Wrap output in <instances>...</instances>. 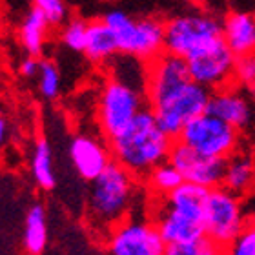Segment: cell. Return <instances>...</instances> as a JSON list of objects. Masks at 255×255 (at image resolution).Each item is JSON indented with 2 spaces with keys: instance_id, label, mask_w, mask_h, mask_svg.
<instances>
[{
  "instance_id": "obj_27",
  "label": "cell",
  "mask_w": 255,
  "mask_h": 255,
  "mask_svg": "<svg viewBox=\"0 0 255 255\" xmlns=\"http://www.w3.org/2000/svg\"><path fill=\"white\" fill-rule=\"evenodd\" d=\"M226 255H255V221L246 223L239 237L226 248Z\"/></svg>"
},
{
  "instance_id": "obj_12",
  "label": "cell",
  "mask_w": 255,
  "mask_h": 255,
  "mask_svg": "<svg viewBox=\"0 0 255 255\" xmlns=\"http://www.w3.org/2000/svg\"><path fill=\"white\" fill-rule=\"evenodd\" d=\"M168 160L181 171L186 182H193V184L204 186L208 190L223 186L228 159L208 157V155H202L190 148L188 144L175 140L171 146Z\"/></svg>"
},
{
  "instance_id": "obj_24",
  "label": "cell",
  "mask_w": 255,
  "mask_h": 255,
  "mask_svg": "<svg viewBox=\"0 0 255 255\" xmlns=\"http://www.w3.org/2000/svg\"><path fill=\"white\" fill-rule=\"evenodd\" d=\"M164 255H226V246L219 245L210 237H201L190 243H175L166 246Z\"/></svg>"
},
{
  "instance_id": "obj_3",
  "label": "cell",
  "mask_w": 255,
  "mask_h": 255,
  "mask_svg": "<svg viewBox=\"0 0 255 255\" xmlns=\"http://www.w3.org/2000/svg\"><path fill=\"white\" fill-rule=\"evenodd\" d=\"M102 20L112 27L119 51L140 60H153L164 51L166 24L155 18H131L124 11H110Z\"/></svg>"
},
{
  "instance_id": "obj_19",
  "label": "cell",
  "mask_w": 255,
  "mask_h": 255,
  "mask_svg": "<svg viewBox=\"0 0 255 255\" xmlns=\"http://www.w3.org/2000/svg\"><path fill=\"white\" fill-rule=\"evenodd\" d=\"M86 57L95 64L106 62L119 51V44L115 33L104 20H93L88 24V37H86Z\"/></svg>"
},
{
  "instance_id": "obj_7",
  "label": "cell",
  "mask_w": 255,
  "mask_h": 255,
  "mask_svg": "<svg viewBox=\"0 0 255 255\" xmlns=\"http://www.w3.org/2000/svg\"><path fill=\"white\" fill-rule=\"evenodd\" d=\"M177 140L188 144L190 148L208 157L228 159L237 151L239 129L224 123L223 119L213 117L210 113H202L184 126L181 137Z\"/></svg>"
},
{
  "instance_id": "obj_16",
  "label": "cell",
  "mask_w": 255,
  "mask_h": 255,
  "mask_svg": "<svg viewBox=\"0 0 255 255\" xmlns=\"http://www.w3.org/2000/svg\"><path fill=\"white\" fill-rule=\"evenodd\" d=\"M224 40L237 57L255 53V16L250 13H230L224 18Z\"/></svg>"
},
{
  "instance_id": "obj_15",
  "label": "cell",
  "mask_w": 255,
  "mask_h": 255,
  "mask_svg": "<svg viewBox=\"0 0 255 255\" xmlns=\"http://www.w3.org/2000/svg\"><path fill=\"white\" fill-rule=\"evenodd\" d=\"M206 113L223 119L224 123L232 124L237 129L245 128L250 123L252 117L250 106H248L246 99L239 91L230 90V88L212 91V99H210Z\"/></svg>"
},
{
  "instance_id": "obj_28",
  "label": "cell",
  "mask_w": 255,
  "mask_h": 255,
  "mask_svg": "<svg viewBox=\"0 0 255 255\" xmlns=\"http://www.w3.org/2000/svg\"><path fill=\"white\" fill-rule=\"evenodd\" d=\"M33 5L46 15L49 26H60L68 18V7L64 0H33Z\"/></svg>"
},
{
  "instance_id": "obj_13",
  "label": "cell",
  "mask_w": 255,
  "mask_h": 255,
  "mask_svg": "<svg viewBox=\"0 0 255 255\" xmlns=\"http://www.w3.org/2000/svg\"><path fill=\"white\" fill-rule=\"evenodd\" d=\"M69 159L84 181H93L113 162V155L97 138L77 135L69 144Z\"/></svg>"
},
{
  "instance_id": "obj_4",
  "label": "cell",
  "mask_w": 255,
  "mask_h": 255,
  "mask_svg": "<svg viewBox=\"0 0 255 255\" xmlns=\"http://www.w3.org/2000/svg\"><path fill=\"white\" fill-rule=\"evenodd\" d=\"M146 93L121 79H110L99 97L97 119L108 140L119 137L131 121L142 112Z\"/></svg>"
},
{
  "instance_id": "obj_9",
  "label": "cell",
  "mask_w": 255,
  "mask_h": 255,
  "mask_svg": "<svg viewBox=\"0 0 255 255\" xmlns=\"http://www.w3.org/2000/svg\"><path fill=\"white\" fill-rule=\"evenodd\" d=\"M188 60L179 55L162 51L153 60L148 62L146 69V102L148 106L153 108L160 106L170 97L191 82Z\"/></svg>"
},
{
  "instance_id": "obj_20",
  "label": "cell",
  "mask_w": 255,
  "mask_h": 255,
  "mask_svg": "<svg viewBox=\"0 0 255 255\" xmlns=\"http://www.w3.org/2000/svg\"><path fill=\"white\" fill-rule=\"evenodd\" d=\"M48 245V219L42 204H33L26 213L22 246L27 255H40Z\"/></svg>"
},
{
  "instance_id": "obj_10",
  "label": "cell",
  "mask_w": 255,
  "mask_h": 255,
  "mask_svg": "<svg viewBox=\"0 0 255 255\" xmlns=\"http://www.w3.org/2000/svg\"><path fill=\"white\" fill-rule=\"evenodd\" d=\"M186 60L191 79L206 86L208 90H224L235 79L237 55L230 49L224 38L193 53Z\"/></svg>"
},
{
  "instance_id": "obj_25",
  "label": "cell",
  "mask_w": 255,
  "mask_h": 255,
  "mask_svg": "<svg viewBox=\"0 0 255 255\" xmlns=\"http://www.w3.org/2000/svg\"><path fill=\"white\" fill-rule=\"evenodd\" d=\"M38 90L44 99L53 101L57 99L60 91V75L59 69L51 60H40V69H38Z\"/></svg>"
},
{
  "instance_id": "obj_29",
  "label": "cell",
  "mask_w": 255,
  "mask_h": 255,
  "mask_svg": "<svg viewBox=\"0 0 255 255\" xmlns=\"http://www.w3.org/2000/svg\"><path fill=\"white\" fill-rule=\"evenodd\" d=\"M235 79L241 80L243 84H255V53L237 57Z\"/></svg>"
},
{
  "instance_id": "obj_2",
  "label": "cell",
  "mask_w": 255,
  "mask_h": 255,
  "mask_svg": "<svg viewBox=\"0 0 255 255\" xmlns=\"http://www.w3.org/2000/svg\"><path fill=\"white\" fill-rule=\"evenodd\" d=\"M135 179L123 164L113 160L97 179L90 181L86 219L93 232L110 235L126 219L135 195Z\"/></svg>"
},
{
  "instance_id": "obj_6",
  "label": "cell",
  "mask_w": 255,
  "mask_h": 255,
  "mask_svg": "<svg viewBox=\"0 0 255 255\" xmlns=\"http://www.w3.org/2000/svg\"><path fill=\"white\" fill-rule=\"evenodd\" d=\"M246 221L243 215L239 195L224 186L208 190L204 199V230L206 237L228 248L245 230Z\"/></svg>"
},
{
  "instance_id": "obj_26",
  "label": "cell",
  "mask_w": 255,
  "mask_h": 255,
  "mask_svg": "<svg viewBox=\"0 0 255 255\" xmlns=\"http://www.w3.org/2000/svg\"><path fill=\"white\" fill-rule=\"evenodd\" d=\"M86 37H88V24L80 18H73L69 20L62 29V42L66 44V48L71 51H84L86 48Z\"/></svg>"
},
{
  "instance_id": "obj_17",
  "label": "cell",
  "mask_w": 255,
  "mask_h": 255,
  "mask_svg": "<svg viewBox=\"0 0 255 255\" xmlns=\"http://www.w3.org/2000/svg\"><path fill=\"white\" fill-rule=\"evenodd\" d=\"M206 195L208 188L193 184V182H182L177 190H173L166 197H160V199H162V204H166L168 208L204 224V199Z\"/></svg>"
},
{
  "instance_id": "obj_30",
  "label": "cell",
  "mask_w": 255,
  "mask_h": 255,
  "mask_svg": "<svg viewBox=\"0 0 255 255\" xmlns=\"http://www.w3.org/2000/svg\"><path fill=\"white\" fill-rule=\"evenodd\" d=\"M38 69H40V60H37V57H26L22 60L20 66H18V73L26 79H31L35 75H38Z\"/></svg>"
},
{
  "instance_id": "obj_22",
  "label": "cell",
  "mask_w": 255,
  "mask_h": 255,
  "mask_svg": "<svg viewBox=\"0 0 255 255\" xmlns=\"http://www.w3.org/2000/svg\"><path fill=\"white\" fill-rule=\"evenodd\" d=\"M29 166H31V175L37 182V186L46 191L53 190L55 184H57L53 168V151H51V146L44 137L37 138L33 144Z\"/></svg>"
},
{
  "instance_id": "obj_14",
  "label": "cell",
  "mask_w": 255,
  "mask_h": 255,
  "mask_svg": "<svg viewBox=\"0 0 255 255\" xmlns=\"http://www.w3.org/2000/svg\"><path fill=\"white\" fill-rule=\"evenodd\" d=\"M155 224L159 228L162 239L166 241V245H175V243H190V241H197L206 235L204 224L199 221L182 215V213L175 212L162 204L160 212L157 213Z\"/></svg>"
},
{
  "instance_id": "obj_23",
  "label": "cell",
  "mask_w": 255,
  "mask_h": 255,
  "mask_svg": "<svg viewBox=\"0 0 255 255\" xmlns=\"http://www.w3.org/2000/svg\"><path fill=\"white\" fill-rule=\"evenodd\" d=\"M146 181H148L149 190L159 197H166L168 193H171L173 190H177V188L181 186L182 182H186L184 177H182V173L171 164L170 160H166V162H162L160 166H157V168L146 177Z\"/></svg>"
},
{
  "instance_id": "obj_5",
  "label": "cell",
  "mask_w": 255,
  "mask_h": 255,
  "mask_svg": "<svg viewBox=\"0 0 255 255\" xmlns=\"http://www.w3.org/2000/svg\"><path fill=\"white\" fill-rule=\"evenodd\" d=\"M224 38V22L210 15H182L166 22L164 51L191 57Z\"/></svg>"
},
{
  "instance_id": "obj_18",
  "label": "cell",
  "mask_w": 255,
  "mask_h": 255,
  "mask_svg": "<svg viewBox=\"0 0 255 255\" xmlns=\"http://www.w3.org/2000/svg\"><path fill=\"white\" fill-rule=\"evenodd\" d=\"M223 186L235 195H245L255 188V155L235 151L226 160Z\"/></svg>"
},
{
  "instance_id": "obj_31",
  "label": "cell",
  "mask_w": 255,
  "mask_h": 255,
  "mask_svg": "<svg viewBox=\"0 0 255 255\" xmlns=\"http://www.w3.org/2000/svg\"><path fill=\"white\" fill-rule=\"evenodd\" d=\"M9 140V123H7V119L2 115L0 117V142L5 144Z\"/></svg>"
},
{
  "instance_id": "obj_21",
  "label": "cell",
  "mask_w": 255,
  "mask_h": 255,
  "mask_svg": "<svg viewBox=\"0 0 255 255\" xmlns=\"http://www.w3.org/2000/svg\"><path fill=\"white\" fill-rule=\"evenodd\" d=\"M49 22L42 11L33 5L24 16L20 26V42L22 48L26 49L27 55L38 57L42 53L44 42H46V33H48Z\"/></svg>"
},
{
  "instance_id": "obj_8",
  "label": "cell",
  "mask_w": 255,
  "mask_h": 255,
  "mask_svg": "<svg viewBox=\"0 0 255 255\" xmlns=\"http://www.w3.org/2000/svg\"><path fill=\"white\" fill-rule=\"evenodd\" d=\"M210 99H212V90L191 80L179 93L170 97L160 106L153 108L151 112L155 113L159 126L173 140H177L188 123H191L202 113H206Z\"/></svg>"
},
{
  "instance_id": "obj_11",
  "label": "cell",
  "mask_w": 255,
  "mask_h": 255,
  "mask_svg": "<svg viewBox=\"0 0 255 255\" xmlns=\"http://www.w3.org/2000/svg\"><path fill=\"white\" fill-rule=\"evenodd\" d=\"M166 246L155 223L123 221L108 235L106 255H164Z\"/></svg>"
},
{
  "instance_id": "obj_1",
  "label": "cell",
  "mask_w": 255,
  "mask_h": 255,
  "mask_svg": "<svg viewBox=\"0 0 255 255\" xmlns=\"http://www.w3.org/2000/svg\"><path fill=\"white\" fill-rule=\"evenodd\" d=\"M173 138L159 126L151 108L146 106L119 137L110 140L113 160L123 164L133 177H146L168 160Z\"/></svg>"
}]
</instances>
